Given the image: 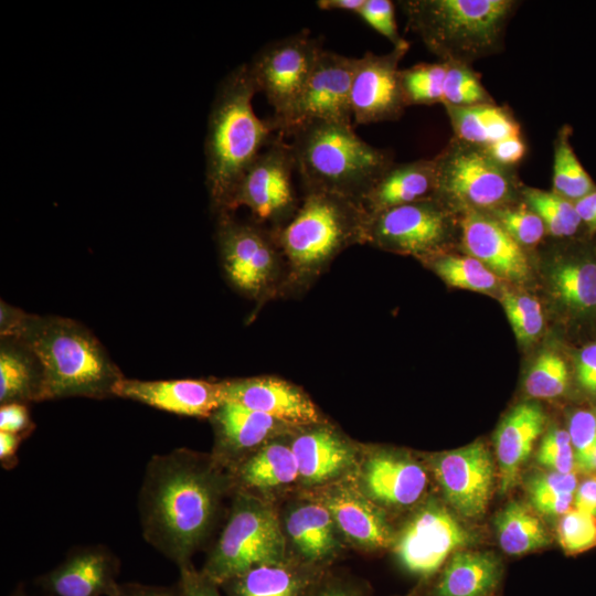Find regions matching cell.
<instances>
[{
  "label": "cell",
  "instance_id": "cell-52",
  "mask_svg": "<svg viewBox=\"0 0 596 596\" xmlns=\"http://www.w3.org/2000/svg\"><path fill=\"white\" fill-rule=\"evenodd\" d=\"M114 596H183L179 584L157 586L140 583H119Z\"/></svg>",
  "mask_w": 596,
  "mask_h": 596
},
{
  "label": "cell",
  "instance_id": "cell-39",
  "mask_svg": "<svg viewBox=\"0 0 596 596\" xmlns=\"http://www.w3.org/2000/svg\"><path fill=\"white\" fill-rule=\"evenodd\" d=\"M433 268L453 287L488 292L498 286V276L470 255H439L433 260Z\"/></svg>",
  "mask_w": 596,
  "mask_h": 596
},
{
  "label": "cell",
  "instance_id": "cell-56",
  "mask_svg": "<svg viewBox=\"0 0 596 596\" xmlns=\"http://www.w3.org/2000/svg\"><path fill=\"white\" fill-rule=\"evenodd\" d=\"M23 436L7 432H0V460L4 468L13 466V459Z\"/></svg>",
  "mask_w": 596,
  "mask_h": 596
},
{
  "label": "cell",
  "instance_id": "cell-8",
  "mask_svg": "<svg viewBox=\"0 0 596 596\" xmlns=\"http://www.w3.org/2000/svg\"><path fill=\"white\" fill-rule=\"evenodd\" d=\"M435 161V198L450 209L491 213L510 205L518 191L513 167L499 163L483 147L453 138Z\"/></svg>",
  "mask_w": 596,
  "mask_h": 596
},
{
  "label": "cell",
  "instance_id": "cell-25",
  "mask_svg": "<svg viewBox=\"0 0 596 596\" xmlns=\"http://www.w3.org/2000/svg\"><path fill=\"white\" fill-rule=\"evenodd\" d=\"M437 170L433 159L393 163L376 181L362 205L369 215L436 196Z\"/></svg>",
  "mask_w": 596,
  "mask_h": 596
},
{
  "label": "cell",
  "instance_id": "cell-10",
  "mask_svg": "<svg viewBox=\"0 0 596 596\" xmlns=\"http://www.w3.org/2000/svg\"><path fill=\"white\" fill-rule=\"evenodd\" d=\"M216 241L231 284L251 298L265 295L275 283L283 256L274 232L224 214L217 216Z\"/></svg>",
  "mask_w": 596,
  "mask_h": 596
},
{
  "label": "cell",
  "instance_id": "cell-32",
  "mask_svg": "<svg viewBox=\"0 0 596 596\" xmlns=\"http://www.w3.org/2000/svg\"><path fill=\"white\" fill-rule=\"evenodd\" d=\"M454 138L488 147L505 138L521 136V126L507 109L497 104L445 106Z\"/></svg>",
  "mask_w": 596,
  "mask_h": 596
},
{
  "label": "cell",
  "instance_id": "cell-31",
  "mask_svg": "<svg viewBox=\"0 0 596 596\" xmlns=\"http://www.w3.org/2000/svg\"><path fill=\"white\" fill-rule=\"evenodd\" d=\"M285 562L254 567L223 586L228 596H307L319 582L317 573Z\"/></svg>",
  "mask_w": 596,
  "mask_h": 596
},
{
  "label": "cell",
  "instance_id": "cell-50",
  "mask_svg": "<svg viewBox=\"0 0 596 596\" xmlns=\"http://www.w3.org/2000/svg\"><path fill=\"white\" fill-rule=\"evenodd\" d=\"M32 430V422L26 404L9 403L0 407V432L24 436Z\"/></svg>",
  "mask_w": 596,
  "mask_h": 596
},
{
  "label": "cell",
  "instance_id": "cell-48",
  "mask_svg": "<svg viewBox=\"0 0 596 596\" xmlns=\"http://www.w3.org/2000/svg\"><path fill=\"white\" fill-rule=\"evenodd\" d=\"M572 368L578 390L596 400V339L584 343L575 351Z\"/></svg>",
  "mask_w": 596,
  "mask_h": 596
},
{
  "label": "cell",
  "instance_id": "cell-22",
  "mask_svg": "<svg viewBox=\"0 0 596 596\" xmlns=\"http://www.w3.org/2000/svg\"><path fill=\"white\" fill-rule=\"evenodd\" d=\"M321 503L349 541L364 550H380L394 542L392 528L379 505L348 485L328 488Z\"/></svg>",
  "mask_w": 596,
  "mask_h": 596
},
{
  "label": "cell",
  "instance_id": "cell-46",
  "mask_svg": "<svg viewBox=\"0 0 596 596\" xmlns=\"http://www.w3.org/2000/svg\"><path fill=\"white\" fill-rule=\"evenodd\" d=\"M356 14L374 31L386 38L393 46L406 43L398 33L392 1L365 0Z\"/></svg>",
  "mask_w": 596,
  "mask_h": 596
},
{
  "label": "cell",
  "instance_id": "cell-20",
  "mask_svg": "<svg viewBox=\"0 0 596 596\" xmlns=\"http://www.w3.org/2000/svg\"><path fill=\"white\" fill-rule=\"evenodd\" d=\"M360 487L376 504L403 508L422 498L427 487V473L405 454L377 450L361 466Z\"/></svg>",
  "mask_w": 596,
  "mask_h": 596
},
{
  "label": "cell",
  "instance_id": "cell-51",
  "mask_svg": "<svg viewBox=\"0 0 596 596\" xmlns=\"http://www.w3.org/2000/svg\"><path fill=\"white\" fill-rule=\"evenodd\" d=\"M483 148L496 161L507 167L519 163L526 152L522 136L505 138Z\"/></svg>",
  "mask_w": 596,
  "mask_h": 596
},
{
  "label": "cell",
  "instance_id": "cell-41",
  "mask_svg": "<svg viewBox=\"0 0 596 596\" xmlns=\"http://www.w3.org/2000/svg\"><path fill=\"white\" fill-rule=\"evenodd\" d=\"M445 62H447V72L441 103L444 106L496 104L471 65Z\"/></svg>",
  "mask_w": 596,
  "mask_h": 596
},
{
  "label": "cell",
  "instance_id": "cell-14",
  "mask_svg": "<svg viewBox=\"0 0 596 596\" xmlns=\"http://www.w3.org/2000/svg\"><path fill=\"white\" fill-rule=\"evenodd\" d=\"M355 57L321 50L299 98L278 120H270L284 137L294 127L316 119L352 125L351 83Z\"/></svg>",
  "mask_w": 596,
  "mask_h": 596
},
{
  "label": "cell",
  "instance_id": "cell-47",
  "mask_svg": "<svg viewBox=\"0 0 596 596\" xmlns=\"http://www.w3.org/2000/svg\"><path fill=\"white\" fill-rule=\"evenodd\" d=\"M567 433L575 453V464L596 440V407L575 409L568 418Z\"/></svg>",
  "mask_w": 596,
  "mask_h": 596
},
{
  "label": "cell",
  "instance_id": "cell-5",
  "mask_svg": "<svg viewBox=\"0 0 596 596\" xmlns=\"http://www.w3.org/2000/svg\"><path fill=\"white\" fill-rule=\"evenodd\" d=\"M513 0H406L400 6L407 28L440 61L471 65L503 47Z\"/></svg>",
  "mask_w": 596,
  "mask_h": 596
},
{
  "label": "cell",
  "instance_id": "cell-29",
  "mask_svg": "<svg viewBox=\"0 0 596 596\" xmlns=\"http://www.w3.org/2000/svg\"><path fill=\"white\" fill-rule=\"evenodd\" d=\"M286 533L307 565L317 566L339 550L338 528L321 502L292 508L285 520Z\"/></svg>",
  "mask_w": 596,
  "mask_h": 596
},
{
  "label": "cell",
  "instance_id": "cell-44",
  "mask_svg": "<svg viewBox=\"0 0 596 596\" xmlns=\"http://www.w3.org/2000/svg\"><path fill=\"white\" fill-rule=\"evenodd\" d=\"M557 541L567 555H576L596 547V518L570 510L557 524Z\"/></svg>",
  "mask_w": 596,
  "mask_h": 596
},
{
  "label": "cell",
  "instance_id": "cell-58",
  "mask_svg": "<svg viewBox=\"0 0 596 596\" xmlns=\"http://www.w3.org/2000/svg\"><path fill=\"white\" fill-rule=\"evenodd\" d=\"M575 466L584 472H596V440L590 450Z\"/></svg>",
  "mask_w": 596,
  "mask_h": 596
},
{
  "label": "cell",
  "instance_id": "cell-38",
  "mask_svg": "<svg viewBox=\"0 0 596 596\" xmlns=\"http://www.w3.org/2000/svg\"><path fill=\"white\" fill-rule=\"evenodd\" d=\"M573 368L557 351L543 352L531 366L524 390L534 398H556L570 389Z\"/></svg>",
  "mask_w": 596,
  "mask_h": 596
},
{
  "label": "cell",
  "instance_id": "cell-12",
  "mask_svg": "<svg viewBox=\"0 0 596 596\" xmlns=\"http://www.w3.org/2000/svg\"><path fill=\"white\" fill-rule=\"evenodd\" d=\"M451 228L450 207L433 198L369 215L365 243L402 254L429 256L446 244Z\"/></svg>",
  "mask_w": 596,
  "mask_h": 596
},
{
  "label": "cell",
  "instance_id": "cell-17",
  "mask_svg": "<svg viewBox=\"0 0 596 596\" xmlns=\"http://www.w3.org/2000/svg\"><path fill=\"white\" fill-rule=\"evenodd\" d=\"M224 402L264 413L290 427L319 424L320 413L310 397L296 385L273 376L222 381Z\"/></svg>",
  "mask_w": 596,
  "mask_h": 596
},
{
  "label": "cell",
  "instance_id": "cell-34",
  "mask_svg": "<svg viewBox=\"0 0 596 596\" xmlns=\"http://www.w3.org/2000/svg\"><path fill=\"white\" fill-rule=\"evenodd\" d=\"M494 526L500 547L509 555H523L551 543L543 522L518 501H511L498 513Z\"/></svg>",
  "mask_w": 596,
  "mask_h": 596
},
{
  "label": "cell",
  "instance_id": "cell-54",
  "mask_svg": "<svg viewBox=\"0 0 596 596\" xmlns=\"http://www.w3.org/2000/svg\"><path fill=\"white\" fill-rule=\"evenodd\" d=\"M586 237L596 236V191L575 202Z\"/></svg>",
  "mask_w": 596,
  "mask_h": 596
},
{
  "label": "cell",
  "instance_id": "cell-3",
  "mask_svg": "<svg viewBox=\"0 0 596 596\" xmlns=\"http://www.w3.org/2000/svg\"><path fill=\"white\" fill-rule=\"evenodd\" d=\"M256 93L248 64H243L220 84L211 107L205 183L216 216L226 213L238 180L277 134L269 119L263 120L255 114Z\"/></svg>",
  "mask_w": 596,
  "mask_h": 596
},
{
  "label": "cell",
  "instance_id": "cell-27",
  "mask_svg": "<svg viewBox=\"0 0 596 596\" xmlns=\"http://www.w3.org/2000/svg\"><path fill=\"white\" fill-rule=\"evenodd\" d=\"M211 419L217 449L227 457L252 450L288 427L264 413L231 402H224Z\"/></svg>",
  "mask_w": 596,
  "mask_h": 596
},
{
  "label": "cell",
  "instance_id": "cell-42",
  "mask_svg": "<svg viewBox=\"0 0 596 596\" xmlns=\"http://www.w3.org/2000/svg\"><path fill=\"white\" fill-rule=\"evenodd\" d=\"M502 305L517 339L530 343L542 332L544 318L540 302L526 294L504 291Z\"/></svg>",
  "mask_w": 596,
  "mask_h": 596
},
{
  "label": "cell",
  "instance_id": "cell-53",
  "mask_svg": "<svg viewBox=\"0 0 596 596\" xmlns=\"http://www.w3.org/2000/svg\"><path fill=\"white\" fill-rule=\"evenodd\" d=\"M575 509L596 518V475L584 479L574 494Z\"/></svg>",
  "mask_w": 596,
  "mask_h": 596
},
{
  "label": "cell",
  "instance_id": "cell-23",
  "mask_svg": "<svg viewBox=\"0 0 596 596\" xmlns=\"http://www.w3.org/2000/svg\"><path fill=\"white\" fill-rule=\"evenodd\" d=\"M550 286L555 300L575 321L596 318V252L594 245L578 242L551 267Z\"/></svg>",
  "mask_w": 596,
  "mask_h": 596
},
{
  "label": "cell",
  "instance_id": "cell-40",
  "mask_svg": "<svg viewBox=\"0 0 596 596\" xmlns=\"http://www.w3.org/2000/svg\"><path fill=\"white\" fill-rule=\"evenodd\" d=\"M446 72L445 61L419 63L401 70V84L406 105L443 103Z\"/></svg>",
  "mask_w": 596,
  "mask_h": 596
},
{
  "label": "cell",
  "instance_id": "cell-16",
  "mask_svg": "<svg viewBox=\"0 0 596 596\" xmlns=\"http://www.w3.org/2000/svg\"><path fill=\"white\" fill-rule=\"evenodd\" d=\"M432 469L445 499L460 515L475 519L486 512L496 467L482 441L433 456Z\"/></svg>",
  "mask_w": 596,
  "mask_h": 596
},
{
  "label": "cell",
  "instance_id": "cell-11",
  "mask_svg": "<svg viewBox=\"0 0 596 596\" xmlns=\"http://www.w3.org/2000/svg\"><path fill=\"white\" fill-rule=\"evenodd\" d=\"M323 47L302 30L272 41L248 64L257 92L263 93L274 113L270 120L284 117L302 93Z\"/></svg>",
  "mask_w": 596,
  "mask_h": 596
},
{
  "label": "cell",
  "instance_id": "cell-6",
  "mask_svg": "<svg viewBox=\"0 0 596 596\" xmlns=\"http://www.w3.org/2000/svg\"><path fill=\"white\" fill-rule=\"evenodd\" d=\"M368 219L363 205L355 201L307 192L295 215L273 232L295 280H307L348 246L365 243Z\"/></svg>",
  "mask_w": 596,
  "mask_h": 596
},
{
  "label": "cell",
  "instance_id": "cell-59",
  "mask_svg": "<svg viewBox=\"0 0 596 596\" xmlns=\"http://www.w3.org/2000/svg\"><path fill=\"white\" fill-rule=\"evenodd\" d=\"M10 596H29L22 587L17 588Z\"/></svg>",
  "mask_w": 596,
  "mask_h": 596
},
{
  "label": "cell",
  "instance_id": "cell-24",
  "mask_svg": "<svg viewBox=\"0 0 596 596\" xmlns=\"http://www.w3.org/2000/svg\"><path fill=\"white\" fill-rule=\"evenodd\" d=\"M545 421L544 411L539 404L524 402L514 406L500 423L494 446L502 493L517 485L520 470L543 432Z\"/></svg>",
  "mask_w": 596,
  "mask_h": 596
},
{
  "label": "cell",
  "instance_id": "cell-30",
  "mask_svg": "<svg viewBox=\"0 0 596 596\" xmlns=\"http://www.w3.org/2000/svg\"><path fill=\"white\" fill-rule=\"evenodd\" d=\"M43 370L34 352L15 337L0 341V403L42 401Z\"/></svg>",
  "mask_w": 596,
  "mask_h": 596
},
{
  "label": "cell",
  "instance_id": "cell-57",
  "mask_svg": "<svg viewBox=\"0 0 596 596\" xmlns=\"http://www.w3.org/2000/svg\"><path fill=\"white\" fill-rule=\"evenodd\" d=\"M365 0H318L316 6L320 10H342L348 12L358 13Z\"/></svg>",
  "mask_w": 596,
  "mask_h": 596
},
{
  "label": "cell",
  "instance_id": "cell-19",
  "mask_svg": "<svg viewBox=\"0 0 596 596\" xmlns=\"http://www.w3.org/2000/svg\"><path fill=\"white\" fill-rule=\"evenodd\" d=\"M119 561L102 545L73 550L36 584L50 596H114Z\"/></svg>",
  "mask_w": 596,
  "mask_h": 596
},
{
  "label": "cell",
  "instance_id": "cell-26",
  "mask_svg": "<svg viewBox=\"0 0 596 596\" xmlns=\"http://www.w3.org/2000/svg\"><path fill=\"white\" fill-rule=\"evenodd\" d=\"M299 479L320 485L339 478L355 462L354 447L334 430L315 427L299 434L291 443Z\"/></svg>",
  "mask_w": 596,
  "mask_h": 596
},
{
  "label": "cell",
  "instance_id": "cell-36",
  "mask_svg": "<svg viewBox=\"0 0 596 596\" xmlns=\"http://www.w3.org/2000/svg\"><path fill=\"white\" fill-rule=\"evenodd\" d=\"M521 194L525 204L543 221L550 235L561 240L585 236L584 227L575 203L553 191L523 188Z\"/></svg>",
  "mask_w": 596,
  "mask_h": 596
},
{
  "label": "cell",
  "instance_id": "cell-1",
  "mask_svg": "<svg viewBox=\"0 0 596 596\" xmlns=\"http://www.w3.org/2000/svg\"><path fill=\"white\" fill-rule=\"evenodd\" d=\"M216 459L184 448L155 455L138 493L143 539L179 568L207 539L230 479Z\"/></svg>",
  "mask_w": 596,
  "mask_h": 596
},
{
  "label": "cell",
  "instance_id": "cell-28",
  "mask_svg": "<svg viewBox=\"0 0 596 596\" xmlns=\"http://www.w3.org/2000/svg\"><path fill=\"white\" fill-rule=\"evenodd\" d=\"M503 573L492 552L460 550L445 565L432 596H489Z\"/></svg>",
  "mask_w": 596,
  "mask_h": 596
},
{
  "label": "cell",
  "instance_id": "cell-18",
  "mask_svg": "<svg viewBox=\"0 0 596 596\" xmlns=\"http://www.w3.org/2000/svg\"><path fill=\"white\" fill-rule=\"evenodd\" d=\"M114 396L135 401L177 415L211 417L224 403L222 382L180 379L142 381L121 379Z\"/></svg>",
  "mask_w": 596,
  "mask_h": 596
},
{
  "label": "cell",
  "instance_id": "cell-49",
  "mask_svg": "<svg viewBox=\"0 0 596 596\" xmlns=\"http://www.w3.org/2000/svg\"><path fill=\"white\" fill-rule=\"evenodd\" d=\"M178 584L183 596H223L219 586L198 571L192 563L180 567Z\"/></svg>",
  "mask_w": 596,
  "mask_h": 596
},
{
  "label": "cell",
  "instance_id": "cell-21",
  "mask_svg": "<svg viewBox=\"0 0 596 596\" xmlns=\"http://www.w3.org/2000/svg\"><path fill=\"white\" fill-rule=\"evenodd\" d=\"M461 243L466 252L492 273L513 281H524L530 266L523 248L490 214L475 210L461 212Z\"/></svg>",
  "mask_w": 596,
  "mask_h": 596
},
{
  "label": "cell",
  "instance_id": "cell-33",
  "mask_svg": "<svg viewBox=\"0 0 596 596\" xmlns=\"http://www.w3.org/2000/svg\"><path fill=\"white\" fill-rule=\"evenodd\" d=\"M236 478L246 489L269 490L299 479L298 464L291 446L267 443L236 468Z\"/></svg>",
  "mask_w": 596,
  "mask_h": 596
},
{
  "label": "cell",
  "instance_id": "cell-35",
  "mask_svg": "<svg viewBox=\"0 0 596 596\" xmlns=\"http://www.w3.org/2000/svg\"><path fill=\"white\" fill-rule=\"evenodd\" d=\"M572 134V127L565 124L555 136L552 191L575 203L596 191V183L574 151Z\"/></svg>",
  "mask_w": 596,
  "mask_h": 596
},
{
  "label": "cell",
  "instance_id": "cell-60",
  "mask_svg": "<svg viewBox=\"0 0 596 596\" xmlns=\"http://www.w3.org/2000/svg\"><path fill=\"white\" fill-rule=\"evenodd\" d=\"M593 245H594V249H595V252H596V243H594Z\"/></svg>",
  "mask_w": 596,
  "mask_h": 596
},
{
  "label": "cell",
  "instance_id": "cell-55",
  "mask_svg": "<svg viewBox=\"0 0 596 596\" xmlns=\"http://www.w3.org/2000/svg\"><path fill=\"white\" fill-rule=\"evenodd\" d=\"M307 596H362V594L350 583L330 579L323 584H316Z\"/></svg>",
  "mask_w": 596,
  "mask_h": 596
},
{
  "label": "cell",
  "instance_id": "cell-2",
  "mask_svg": "<svg viewBox=\"0 0 596 596\" xmlns=\"http://www.w3.org/2000/svg\"><path fill=\"white\" fill-rule=\"evenodd\" d=\"M0 332L22 340L39 359L42 401L110 397L125 377L95 334L73 319L31 315L2 302Z\"/></svg>",
  "mask_w": 596,
  "mask_h": 596
},
{
  "label": "cell",
  "instance_id": "cell-15",
  "mask_svg": "<svg viewBox=\"0 0 596 596\" xmlns=\"http://www.w3.org/2000/svg\"><path fill=\"white\" fill-rule=\"evenodd\" d=\"M408 42L385 54L365 52L355 57L351 83V111L356 125L398 119L407 107L401 84V60Z\"/></svg>",
  "mask_w": 596,
  "mask_h": 596
},
{
  "label": "cell",
  "instance_id": "cell-7",
  "mask_svg": "<svg viewBox=\"0 0 596 596\" xmlns=\"http://www.w3.org/2000/svg\"><path fill=\"white\" fill-rule=\"evenodd\" d=\"M285 562L286 541L275 510L240 491L201 572L221 587L254 567Z\"/></svg>",
  "mask_w": 596,
  "mask_h": 596
},
{
  "label": "cell",
  "instance_id": "cell-13",
  "mask_svg": "<svg viewBox=\"0 0 596 596\" xmlns=\"http://www.w3.org/2000/svg\"><path fill=\"white\" fill-rule=\"evenodd\" d=\"M472 540L469 530L444 504L429 500L404 525L394 551L408 573L427 578Z\"/></svg>",
  "mask_w": 596,
  "mask_h": 596
},
{
  "label": "cell",
  "instance_id": "cell-43",
  "mask_svg": "<svg viewBox=\"0 0 596 596\" xmlns=\"http://www.w3.org/2000/svg\"><path fill=\"white\" fill-rule=\"evenodd\" d=\"M490 214L521 246L536 245L546 231L542 219L526 204L508 205Z\"/></svg>",
  "mask_w": 596,
  "mask_h": 596
},
{
  "label": "cell",
  "instance_id": "cell-37",
  "mask_svg": "<svg viewBox=\"0 0 596 596\" xmlns=\"http://www.w3.org/2000/svg\"><path fill=\"white\" fill-rule=\"evenodd\" d=\"M577 486L574 472H536L526 481V492L535 511L562 517L571 510Z\"/></svg>",
  "mask_w": 596,
  "mask_h": 596
},
{
  "label": "cell",
  "instance_id": "cell-4",
  "mask_svg": "<svg viewBox=\"0 0 596 596\" xmlns=\"http://www.w3.org/2000/svg\"><path fill=\"white\" fill-rule=\"evenodd\" d=\"M285 137H290L305 193L327 192L362 204L394 163L391 151L364 141L350 124L310 120L294 127Z\"/></svg>",
  "mask_w": 596,
  "mask_h": 596
},
{
  "label": "cell",
  "instance_id": "cell-45",
  "mask_svg": "<svg viewBox=\"0 0 596 596\" xmlns=\"http://www.w3.org/2000/svg\"><path fill=\"white\" fill-rule=\"evenodd\" d=\"M536 460L551 471L570 473L575 468V453L566 429L552 427L539 447Z\"/></svg>",
  "mask_w": 596,
  "mask_h": 596
},
{
  "label": "cell",
  "instance_id": "cell-9",
  "mask_svg": "<svg viewBox=\"0 0 596 596\" xmlns=\"http://www.w3.org/2000/svg\"><path fill=\"white\" fill-rule=\"evenodd\" d=\"M294 172L290 145L283 135L276 134L238 180L225 214L245 206L256 223H269L272 231L279 230L300 205L294 188Z\"/></svg>",
  "mask_w": 596,
  "mask_h": 596
}]
</instances>
